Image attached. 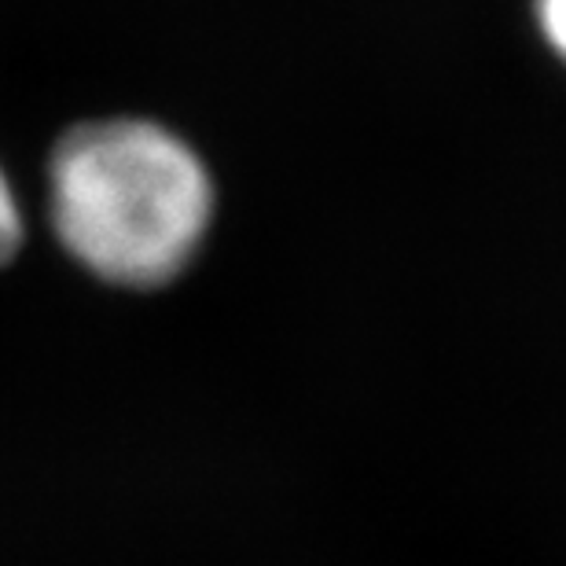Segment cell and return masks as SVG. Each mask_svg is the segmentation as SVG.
Listing matches in <instances>:
<instances>
[{"instance_id": "6da1fadb", "label": "cell", "mask_w": 566, "mask_h": 566, "mask_svg": "<svg viewBox=\"0 0 566 566\" xmlns=\"http://www.w3.org/2000/svg\"><path fill=\"white\" fill-rule=\"evenodd\" d=\"M52 221L66 251L96 276L163 287L207 240L213 180L207 163L155 122H88L52 155Z\"/></svg>"}, {"instance_id": "3957f363", "label": "cell", "mask_w": 566, "mask_h": 566, "mask_svg": "<svg viewBox=\"0 0 566 566\" xmlns=\"http://www.w3.org/2000/svg\"><path fill=\"white\" fill-rule=\"evenodd\" d=\"M19 240H22L19 207H15V196H11L4 174H0V265L11 262V254L19 251Z\"/></svg>"}, {"instance_id": "7a4b0ae2", "label": "cell", "mask_w": 566, "mask_h": 566, "mask_svg": "<svg viewBox=\"0 0 566 566\" xmlns=\"http://www.w3.org/2000/svg\"><path fill=\"white\" fill-rule=\"evenodd\" d=\"M530 8H534L537 33L545 38L552 55L566 63V0H530Z\"/></svg>"}]
</instances>
